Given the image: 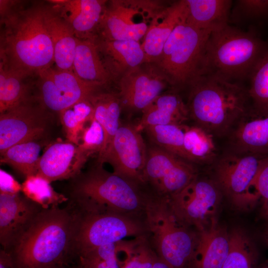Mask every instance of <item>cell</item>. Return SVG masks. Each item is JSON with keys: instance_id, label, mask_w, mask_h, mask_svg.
I'll list each match as a JSON object with an SVG mask.
<instances>
[{"instance_id": "obj_1", "label": "cell", "mask_w": 268, "mask_h": 268, "mask_svg": "<svg viewBox=\"0 0 268 268\" xmlns=\"http://www.w3.org/2000/svg\"><path fill=\"white\" fill-rule=\"evenodd\" d=\"M5 3L7 8L0 11V65L24 78L38 75L54 63L45 6Z\"/></svg>"}, {"instance_id": "obj_2", "label": "cell", "mask_w": 268, "mask_h": 268, "mask_svg": "<svg viewBox=\"0 0 268 268\" xmlns=\"http://www.w3.org/2000/svg\"><path fill=\"white\" fill-rule=\"evenodd\" d=\"M76 213L68 203L43 208L9 252L16 268H54L67 266L74 258L72 242Z\"/></svg>"}, {"instance_id": "obj_3", "label": "cell", "mask_w": 268, "mask_h": 268, "mask_svg": "<svg viewBox=\"0 0 268 268\" xmlns=\"http://www.w3.org/2000/svg\"><path fill=\"white\" fill-rule=\"evenodd\" d=\"M74 179L69 203L87 212H109L144 218L154 193L145 183L106 170L97 163Z\"/></svg>"}, {"instance_id": "obj_4", "label": "cell", "mask_w": 268, "mask_h": 268, "mask_svg": "<svg viewBox=\"0 0 268 268\" xmlns=\"http://www.w3.org/2000/svg\"><path fill=\"white\" fill-rule=\"evenodd\" d=\"M189 87V117L213 136L229 133L249 108L248 90L219 76L201 74Z\"/></svg>"}, {"instance_id": "obj_5", "label": "cell", "mask_w": 268, "mask_h": 268, "mask_svg": "<svg viewBox=\"0 0 268 268\" xmlns=\"http://www.w3.org/2000/svg\"><path fill=\"white\" fill-rule=\"evenodd\" d=\"M268 50L262 40L253 34L228 24L209 35L204 50L201 74H214L230 81L249 77Z\"/></svg>"}, {"instance_id": "obj_6", "label": "cell", "mask_w": 268, "mask_h": 268, "mask_svg": "<svg viewBox=\"0 0 268 268\" xmlns=\"http://www.w3.org/2000/svg\"><path fill=\"white\" fill-rule=\"evenodd\" d=\"M147 239L156 256L170 268H189L197 233L180 222L167 197L154 194L144 214Z\"/></svg>"}, {"instance_id": "obj_7", "label": "cell", "mask_w": 268, "mask_h": 268, "mask_svg": "<svg viewBox=\"0 0 268 268\" xmlns=\"http://www.w3.org/2000/svg\"><path fill=\"white\" fill-rule=\"evenodd\" d=\"M211 33L192 23L187 17L174 29L153 63L174 88L189 85L201 74L206 43Z\"/></svg>"}, {"instance_id": "obj_8", "label": "cell", "mask_w": 268, "mask_h": 268, "mask_svg": "<svg viewBox=\"0 0 268 268\" xmlns=\"http://www.w3.org/2000/svg\"><path fill=\"white\" fill-rule=\"evenodd\" d=\"M76 213L72 242L74 258L126 238L146 236L144 218L109 212Z\"/></svg>"}, {"instance_id": "obj_9", "label": "cell", "mask_w": 268, "mask_h": 268, "mask_svg": "<svg viewBox=\"0 0 268 268\" xmlns=\"http://www.w3.org/2000/svg\"><path fill=\"white\" fill-rule=\"evenodd\" d=\"M163 7L154 1H110L106 5L97 31L101 40L139 42Z\"/></svg>"}, {"instance_id": "obj_10", "label": "cell", "mask_w": 268, "mask_h": 268, "mask_svg": "<svg viewBox=\"0 0 268 268\" xmlns=\"http://www.w3.org/2000/svg\"><path fill=\"white\" fill-rule=\"evenodd\" d=\"M221 191L214 181L198 176L185 187L167 197L169 206L184 225L201 230L215 220Z\"/></svg>"}, {"instance_id": "obj_11", "label": "cell", "mask_w": 268, "mask_h": 268, "mask_svg": "<svg viewBox=\"0 0 268 268\" xmlns=\"http://www.w3.org/2000/svg\"><path fill=\"white\" fill-rule=\"evenodd\" d=\"M50 113L39 96H30L0 113V155L15 144L42 137L49 126Z\"/></svg>"}, {"instance_id": "obj_12", "label": "cell", "mask_w": 268, "mask_h": 268, "mask_svg": "<svg viewBox=\"0 0 268 268\" xmlns=\"http://www.w3.org/2000/svg\"><path fill=\"white\" fill-rule=\"evenodd\" d=\"M198 176L194 164L150 142L143 179L156 194L168 197Z\"/></svg>"}, {"instance_id": "obj_13", "label": "cell", "mask_w": 268, "mask_h": 268, "mask_svg": "<svg viewBox=\"0 0 268 268\" xmlns=\"http://www.w3.org/2000/svg\"><path fill=\"white\" fill-rule=\"evenodd\" d=\"M147 157V144L135 125L121 123L111 143L98 156V163H108L113 173L145 183L143 171Z\"/></svg>"}, {"instance_id": "obj_14", "label": "cell", "mask_w": 268, "mask_h": 268, "mask_svg": "<svg viewBox=\"0 0 268 268\" xmlns=\"http://www.w3.org/2000/svg\"><path fill=\"white\" fill-rule=\"evenodd\" d=\"M38 95L45 106L59 114L89 98L103 85L84 81L70 70L50 67L40 72Z\"/></svg>"}, {"instance_id": "obj_15", "label": "cell", "mask_w": 268, "mask_h": 268, "mask_svg": "<svg viewBox=\"0 0 268 268\" xmlns=\"http://www.w3.org/2000/svg\"><path fill=\"white\" fill-rule=\"evenodd\" d=\"M169 85L168 77L154 63H146L131 69L119 82L118 95L122 108L142 112Z\"/></svg>"}, {"instance_id": "obj_16", "label": "cell", "mask_w": 268, "mask_h": 268, "mask_svg": "<svg viewBox=\"0 0 268 268\" xmlns=\"http://www.w3.org/2000/svg\"><path fill=\"white\" fill-rule=\"evenodd\" d=\"M268 157L231 151L226 153L216 161L214 181L237 206Z\"/></svg>"}, {"instance_id": "obj_17", "label": "cell", "mask_w": 268, "mask_h": 268, "mask_svg": "<svg viewBox=\"0 0 268 268\" xmlns=\"http://www.w3.org/2000/svg\"><path fill=\"white\" fill-rule=\"evenodd\" d=\"M43 209L19 193L0 192V243L9 252Z\"/></svg>"}, {"instance_id": "obj_18", "label": "cell", "mask_w": 268, "mask_h": 268, "mask_svg": "<svg viewBox=\"0 0 268 268\" xmlns=\"http://www.w3.org/2000/svg\"><path fill=\"white\" fill-rule=\"evenodd\" d=\"M230 132L231 151L268 155V110L249 107Z\"/></svg>"}, {"instance_id": "obj_19", "label": "cell", "mask_w": 268, "mask_h": 268, "mask_svg": "<svg viewBox=\"0 0 268 268\" xmlns=\"http://www.w3.org/2000/svg\"><path fill=\"white\" fill-rule=\"evenodd\" d=\"M87 158L76 144L69 141L55 142L40 157L36 175L50 183L74 178L80 173Z\"/></svg>"}, {"instance_id": "obj_20", "label": "cell", "mask_w": 268, "mask_h": 268, "mask_svg": "<svg viewBox=\"0 0 268 268\" xmlns=\"http://www.w3.org/2000/svg\"><path fill=\"white\" fill-rule=\"evenodd\" d=\"M51 5L80 39H94L106 7L105 0H50Z\"/></svg>"}, {"instance_id": "obj_21", "label": "cell", "mask_w": 268, "mask_h": 268, "mask_svg": "<svg viewBox=\"0 0 268 268\" xmlns=\"http://www.w3.org/2000/svg\"><path fill=\"white\" fill-rule=\"evenodd\" d=\"M196 233L189 268H222L229 250V233L216 219Z\"/></svg>"}, {"instance_id": "obj_22", "label": "cell", "mask_w": 268, "mask_h": 268, "mask_svg": "<svg viewBox=\"0 0 268 268\" xmlns=\"http://www.w3.org/2000/svg\"><path fill=\"white\" fill-rule=\"evenodd\" d=\"M186 17L185 0L163 7L157 12L141 43L147 63H153L158 59L174 29Z\"/></svg>"}, {"instance_id": "obj_23", "label": "cell", "mask_w": 268, "mask_h": 268, "mask_svg": "<svg viewBox=\"0 0 268 268\" xmlns=\"http://www.w3.org/2000/svg\"><path fill=\"white\" fill-rule=\"evenodd\" d=\"M142 113L141 119L135 125L140 132L149 126L184 125L190 118L187 104L175 91L161 94Z\"/></svg>"}, {"instance_id": "obj_24", "label": "cell", "mask_w": 268, "mask_h": 268, "mask_svg": "<svg viewBox=\"0 0 268 268\" xmlns=\"http://www.w3.org/2000/svg\"><path fill=\"white\" fill-rule=\"evenodd\" d=\"M45 19L53 46L56 68L72 71L77 39L73 30L51 5L45 6Z\"/></svg>"}, {"instance_id": "obj_25", "label": "cell", "mask_w": 268, "mask_h": 268, "mask_svg": "<svg viewBox=\"0 0 268 268\" xmlns=\"http://www.w3.org/2000/svg\"><path fill=\"white\" fill-rule=\"evenodd\" d=\"M187 19L197 27L210 33L228 25L233 1L185 0Z\"/></svg>"}, {"instance_id": "obj_26", "label": "cell", "mask_w": 268, "mask_h": 268, "mask_svg": "<svg viewBox=\"0 0 268 268\" xmlns=\"http://www.w3.org/2000/svg\"><path fill=\"white\" fill-rule=\"evenodd\" d=\"M94 39H77L72 71L80 79L89 82L106 84L111 75L102 62Z\"/></svg>"}, {"instance_id": "obj_27", "label": "cell", "mask_w": 268, "mask_h": 268, "mask_svg": "<svg viewBox=\"0 0 268 268\" xmlns=\"http://www.w3.org/2000/svg\"><path fill=\"white\" fill-rule=\"evenodd\" d=\"M96 44L110 63V73L114 72L121 76L127 71L147 63L139 42L101 40Z\"/></svg>"}, {"instance_id": "obj_28", "label": "cell", "mask_w": 268, "mask_h": 268, "mask_svg": "<svg viewBox=\"0 0 268 268\" xmlns=\"http://www.w3.org/2000/svg\"><path fill=\"white\" fill-rule=\"evenodd\" d=\"M89 99L93 106L92 118L100 123L105 133L104 146L99 156L110 144L120 126L122 108L118 94L97 91Z\"/></svg>"}, {"instance_id": "obj_29", "label": "cell", "mask_w": 268, "mask_h": 268, "mask_svg": "<svg viewBox=\"0 0 268 268\" xmlns=\"http://www.w3.org/2000/svg\"><path fill=\"white\" fill-rule=\"evenodd\" d=\"M213 135L196 125H185L184 146L190 162L209 164L215 161L216 147Z\"/></svg>"}, {"instance_id": "obj_30", "label": "cell", "mask_w": 268, "mask_h": 268, "mask_svg": "<svg viewBox=\"0 0 268 268\" xmlns=\"http://www.w3.org/2000/svg\"><path fill=\"white\" fill-rule=\"evenodd\" d=\"M37 140L15 144L0 155V162L17 170L26 178L37 174L41 145Z\"/></svg>"}, {"instance_id": "obj_31", "label": "cell", "mask_w": 268, "mask_h": 268, "mask_svg": "<svg viewBox=\"0 0 268 268\" xmlns=\"http://www.w3.org/2000/svg\"><path fill=\"white\" fill-rule=\"evenodd\" d=\"M185 128L184 124H169L147 127L143 131L150 142L190 162L184 146Z\"/></svg>"}, {"instance_id": "obj_32", "label": "cell", "mask_w": 268, "mask_h": 268, "mask_svg": "<svg viewBox=\"0 0 268 268\" xmlns=\"http://www.w3.org/2000/svg\"><path fill=\"white\" fill-rule=\"evenodd\" d=\"M229 250L222 268H254L256 253L246 233L235 228L229 233Z\"/></svg>"}, {"instance_id": "obj_33", "label": "cell", "mask_w": 268, "mask_h": 268, "mask_svg": "<svg viewBox=\"0 0 268 268\" xmlns=\"http://www.w3.org/2000/svg\"><path fill=\"white\" fill-rule=\"evenodd\" d=\"M24 78L0 65V113L16 106L30 96Z\"/></svg>"}, {"instance_id": "obj_34", "label": "cell", "mask_w": 268, "mask_h": 268, "mask_svg": "<svg viewBox=\"0 0 268 268\" xmlns=\"http://www.w3.org/2000/svg\"><path fill=\"white\" fill-rule=\"evenodd\" d=\"M21 191L26 197L45 209L59 206L68 200L67 197L56 192L49 182L38 175L26 178L21 185Z\"/></svg>"}, {"instance_id": "obj_35", "label": "cell", "mask_w": 268, "mask_h": 268, "mask_svg": "<svg viewBox=\"0 0 268 268\" xmlns=\"http://www.w3.org/2000/svg\"><path fill=\"white\" fill-rule=\"evenodd\" d=\"M249 77L248 93L254 105L268 110V50L256 65Z\"/></svg>"}, {"instance_id": "obj_36", "label": "cell", "mask_w": 268, "mask_h": 268, "mask_svg": "<svg viewBox=\"0 0 268 268\" xmlns=\"http://www.w3.org/2000/svg\"><path fill=\"white\" fill-rule=\"evenodd\" d=\"M268 201V157L260 168L237 207L248 208L258 202Z\"/></svg>"}, {"instance_id": "obj_37", "label": "cell", "mask_w": 268, "mask_h": 268, "mask_svg": "<svg viewBox=\"0 0 268 268\" xmlns=\"http://www.w3.org/2000/svg\"><path fill=\"white\" fill-rule=\"evenodd\" d=\"M78 264L85 268H120L116 243L98 247L78 257Z\"/></svg>"}, {"instance_id": "obj_38", "label": "cell", "mask_w": 268, "mask_h": 268, "mask_svg": "<svg viewBox=\"0 0 268 268\" xmlns=\"http://www.w3.org/2000/svg\"><path fill=\"white\" fill-rule=\"evenodd\" d=\"M105 141V133L103 127L95 119L89 122L85 127L79 140L78 146L80 150L87 158L92 154L102 151Z\"/></svg>"}, {"instance_id": "obj_39", "label": "cell", "mask_w": 268, "mask_h": 268, "mask_svg": "<svg viewBox=\"0 0 268 268\" xmlns=\"http://www.w3.org/2000/svg\"><path fill=\"white\" fill-rule=\"evenodd\" d=\"M234 14L242 18H254L268 14V0H238L235 3Z\"/></svg>"}, {"instance_id": "obj_40", "label": "cell", "mask_w": 268, "mask_h": 268, "mask_svg": "<svg viewBox=\"0 0 268 268\" xmlns=\"http://www.w3.org/2000/svg\"><path fill=\"white\" fill-rule=\"evenodd\" d=\"M59 115L68 141L78 145L85 125L75 116L70 107L60 112Z\"/></svg>"}, {"instance_id": "obj_41", "label": "cell", "mask_w": 268, "mask_h": 268, "mask_svg": "<svg viewBox=\"0 0 268 268\" xmlns=\"http://www.w3.org/2000/svg\"><path fill=\"white\" fill-rule=\"evenodd\" d=\"M21 191L20 185L14 178L6 172L0 170V192L16 194Z\"/></svg>"}, {"instance_id": "obj_42", "label": "cell", "mask_w": 268, "mask_h": 268, "mask_svg": "<svg viewBox=\"0 0 268 268\" xmlns=\"http://www.w3.org/2000/svg\"><path fill=\"white\" fill-rule=\"evenodd\" d=\"M0 268H16L10 253L1 249L0 251Z\"/></svg>"}, {"instance_id": "obj_43", "label": "cell", "mask_w": 268, "mask_h": 268, "mask_svg": "<svg viewBox=\"0 0 268 268\" xmlns=\"http://www.w3.org/2000/svg\"><path fill=\"white\" fill-rule=\"evenodd\" d=\"M152 268H170L164 261L156 256Z\"/></svg>"}, {"instance_id": "obj_44", "label": "cell", "mask_w": 268, "mask_h": 268, "mask_svg": "<svg viewBox=\"0 0 268 268\" xmlns=\"http://www.w3.org/2000/svg\"><path fill=\"white\" fill-rule=\"evenodd\" d=\"M262 214L263 217L268 220V201L262 204Z\"/></svg>"}, {"instance_id": "obj_45", "label": "cell", "mask_w": 268, "mask_h": 268, "mask_svg": "<svg viewBox=\"0 0 268 268\" xmlns=\"http://www.w3.org/2000/svg\"><path fill=\"white\" fill-rule=\"evenodd\" d=\"M66 266H58V267H55L54 268H67Z\"/></svg>"}, {"instance_id": "obj_46", "label": "cell", "mask_w": 268, "mask_h": 268, "mask_svg": "<svg viewBox=\"0 0 268 268\" xmlns=\"http://www.w3.org/2000/svg\"><path fill=\"white\" fill-rule=\"evenodd\" d=\"M75 268H85L81 266V265L78 264L76 267H75Z\"/></svg>"}, {"instance_id": "obj_47", "label": "cell", "mask_w": 268, "mask_h": 268, "mask_svg": "<svg viewBox=\"0 0 268 268\" xmlns=\"http://www.w3.org/2000/svg\"><path fill=\"white\" fill-rule=\"evenodd\" d=\"M261 268H268V264L265 265L264 266H263Z\"/></svg>"}, {"instance_id": "obj_48", "label": "cell", "mask_w": 268, "mask_h": 268, "mask_svg": "<svg viewBox=\"0 0 268 268\" xmlns=\"http://www.w3.org/2000/svg\"><path fill=\"white\" fill-rule=\"evenodd\" d=\"M267 235H268V237H268V234H267Z\"/></svg>"}]
</instances>
